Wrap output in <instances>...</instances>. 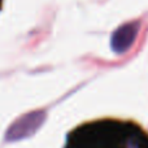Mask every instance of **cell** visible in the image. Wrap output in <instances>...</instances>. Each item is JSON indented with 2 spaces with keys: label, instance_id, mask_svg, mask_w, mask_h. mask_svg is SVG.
<instances>
[{
  "label": "cell",
  "instance_id": "1",
  "mask_svg": "<svg viewBox=\"0 0 148 148\" xmlns=\"http://www.w3.org/2000/svg\"><path fill=\"white\" fill-rule=\"evenodd\" d=\"M65 148H148V134L134 123L103 120L73 130Z\"/></svg>",
  "mask_w": 148,
  "mask_h": 148
},
{
  "label": "cell",
  "instance_id": "2",
  "mask_svg": "<svg viewBox=\"0 0 148 148\" xmlns=\"http://www.w3.org/2000/svg\"><path fill=\"white\" fill-rule=\"evenodd\" d=\"M44 112H34L21 117L9 127L7 133V140H18V139L26 138L31 135L36 129L43 123L44 121Z\"/></svg>",
  "mask_w": 148,
  "mask_h": 148
},
{
  "label": "cell",
  "instance_id": "3",
  "mask_svg": "<svg viewBox=\"0 0 148 148\" xmlns=\"http://www.w3.org/2000/svg\"><path fill=\"white\" fill-rule=\"evenodd\" d=\"M139 30V22H129L118 27L110 38V46L116 53H123L134 43Z\"/></svg>",
  "mask_w": 148,
  "mask_h": 148
}]
</instances>
